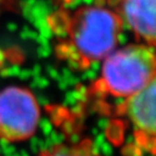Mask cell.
Listing matches in <instances>:
<instances>
[{"label":"cell","instance_id":"obj_1","mask_svg":"<svg viewBox=\"0 0 156 156\" xmlns=\"http://www.w3.org/2000/svg\"><path fill=\"white\" fill-rule=\"evenodd\" d=\"M50 20L58 38L56 58L76 71H86L114 51L124 27L116 12L101 5L60 10Z\"/></svg>","mask_w":156,"mask_h":156},{"label":"cell","instance_id":"obj_2","mask_svg":"<svg viewBox=\"0 0 156 156\" xmlns=\"http://www.w3.org/2000/svg\"><path fill=\"white\" fill-rule=\"evenodd\" d=\"M103 61L100 76L89 89L99 97L127 99L156 75V49L141 42L114 50Z\"/></svg>","mask_w":156,"mask_h":156},{"label":"cell","instance_id":"obj_3","mask_svg":"<svg viewBox=\"0 0 156 156\" xmlns=\"http://www.w3.org/2000/svg\"><path fill=\"white\" fill-rule=\"evenodd\" d=\"M40 119L36 97L25 87L10 86L0 90V139L22 142L32 138Z\"/></svg>","mask_w":156,"mask_h":156},{"label":"cell","instance_id":"obj_4","mask_svg":"<svg viewBox=\"0 0 156 156\" xmlns=\"http://www.w3.org/2000/svg\"><path fill=\"white\" fill-rule=\"evenodd\" d=\"M115 114L129 122L136 149L156 156V75L136 94L125 99Z\"/></svg>","mask_w":156,"mask_h":156},{"label":"cell","instance_id":"obj_5","mask_svg":"<svg viewBox=\"0 0 156 156\" xmlns=\"http://www.w3.org/2000/svg\"><path fill=\"white\" fill-rule=\"evenodd\" d=\"M141 44L156 49V0H107Z\"/></svg>","mask_w":156,"mask_h":156},{"label":"cell","instance_id":"obj_6","mask_svg":"<svg viewBox=\"0 0 156 156\" xmlns=\"http://www.w3.org/2000/svg\"><path fill=\"white\" fill-rule=\"evenodd\" d=\"M38 156H102L90 139H81L75 142L58 143L42 150Z\"/></svg>","mask_w":156,"mask_h":156}]
</instances>
